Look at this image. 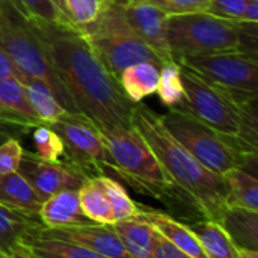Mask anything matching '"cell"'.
<instances>
[{
	"instance_id": "cell-1",
	"label": "cell",
	"mask_w": 258,
	"mask_h": 258,
	"mask_svg": "<svg viewBox=\"0 0 258 258\" xmlns=\"http://www.w3.org/2000/svg\"><path fill=\"white\" fill-rule=\"evenodd\" d=\"M41 39L76 112L98 132L132 127L135 104L127 100L118 80L106 70L77 27L29 21Z\"/></svg>"
},
{
	"instance_id": "cell-2",
	"label": "cell",
	"mask_w": 258,
	"mask_h": 258,
	"mask_svg": "<svg viewBox=\"0 0 258 258\" xmlns=\"http://www.w3.org/2000/svg\"><path fill=\"white\" fill-rule=\"evenodd\" d=\"M133 127L147 141L162 168L203 221L219 222L227 209V183L222 175L200 163L162 124L160 115L135 104Z\"/></svg>"
},
{
	"instance_id": "cell-3",
	"label": "cell",
	"mask_w": 258,
	"mask_h": 258,
	"mask_svg": "<svg viewBox=\"0 0 258 258\" xmlns=\"http://www.w3.org/2000/svg\"><path fill=\"white\" fill-rule=\"evenodd\" d=\"M181 82L184 100L177 109L190 113L215 132L231 138L243 153L257 157V98L239 97L224 88L209 83L183 67Z\"/></svg>"
},
{
	"instance_id": "cell-4",
	"label": "cell",
	"mask_w": 258,
	"mask_h": 258,
	"mask_svg": "<svg viewBox=\"0 0 258 258\" xmlns=\"http://www.w3.org/2000/svg\"><path fill=\"white\" fill-rule=\"evenodd\" d=\"M100 133L110 154L112 169L138 194L162 201L180 218L181 210H186L189 224L203 221L195 209L177 190L147 141L133 125Z\"/></svg>"
},
{
	"instance_id": "cell-5",
	"label": "cell",
	"mask_w": 258,
	"mask_h": 258,
	"mask_svg": "<svg viewBox=\"0 0 258 258\" xmlns=\"http://www.w3.org/2000/svg\"><path fill=\"white\" fill-rule=\"evenodd\" d=\"M168 42L174 59L221 51L257 56V24L228 21L209 12L172 15L168 20Z\"/></svg>"
},
{
	"instance_id": "cell-6",
	"label": "cell",
	"mask_w": 258,
	"mask_h": 258,
	"mask_svg": "<svg viewBox=\"0 0 258 258\" xmlns=\"http://www.w3.org/2000/svg\"><path fill=\"white\" fill-rule=\"evenodd\" d=\"M0 47L23 74L44 82L67 112L77 113L41 39L9 0H0Z\"/></svg>"
},
{
	"instance_id": "cell-7",
	"label": "cell",
	"mask_w": 258,
	"mask_h": 258,
	"mask_svg": "<svg viewBox=\"0 0 258 258\" xmlns=\"http://www.w3.org/2000/svg\"><path fill=\"white\" fill-rule=\"evenodd\" d=\"M79 32L116 80L124 68L138 62H151L159 68L163 65L160 57L133 32L119 6L104 3L100 17Z\"/></svg>"
},
{
	"instance_id": "cell-8",
	"label": "cell",
	"mask_w": 258,
	"mask_h": 258,
	"mask_svg": "<svg viewBox=\"0 0 258 258\" xmlns=\"http://www.w3.org/2000/svg\"><path fill=\"white\" fill-rule=\"evenodd\" d=\"M165 128L207 169L224 175L234 168H243L257 157H251L237 145L236 141L227 138L190 113L172 107L160 115Z\"/></svg>"
},
{
	"instance_id": "cell-9",
	"label": "cell",
	"mask_w": 258,
	"mask_h": 258,
	"mask_svg": "<svg viewBox=\"0 0 258 258\" xmlns=\"http://www.w3.org/2000/svg\"><path fill=\"white\" fill-rule=\"evenodd\" d=\"M183 68L204 80L243 98H257L258 59L243 51H221L207 54L177 56Z\"/></svg>"
},
{
	"instance_id": "cell-10",
	"label": "cell",
	"mask_w": 258,
	"mask_h": 258,
	"mask_svg": "<svg viewBox=\"0 0 258 258\" xmlns=\"http://www.w3.org/2000/svg\"><path fill=\"white\" fill-rule=\"evenodd\" d=\"M50 127L63 142V160L85 172L89 178L91 174L101 175L104 168L112 169V159L101 133L88 118L80 113L67 112Z\"/></svg>"
},
{
	"instance_id": "cell-11",
	"label": "cell",
	"mask_w": 258,
	"mask_h": 258,
	"mask_svg": "<svg viewBox=\"0 0 258 258\" xmlns=\"http://www.w3.org/2000/svg\"><path fill=\"white\" fill-rule=\"evenodd\" d=\"M17 172L30 183L41 203L63 190H79L89 178L65 160L47 162L29 151L23 153Z\"/></svg>"
},
{
	"instance_id": "cell-12",
	"label": "cell",
	"mask_w": 258,
	"mask_h": 258,
	"mask_svg": "<svg viewBox=\"0 0 258 258\" xmlns=\"http://www.w3.org/2000/svg\"><path fill=\"white\" fill-rule=\"evenodd\" d=\"M124 15L133 32L160 57L163 63L174 60L168 42L169 17L159 8L138 0L122 8Z\"/></svg>"
},
{
	"instance_id": "cell-13",
	"label": "cell",
	"mask_w": 258,
	"mask_h": 258,
	"mask_svg": "<svg viewBox=\"0 0 258 258\" xmlns=\"http://www.w3.org/2000/svg\"><path fill=\"white\" fill-rule=\"evenodd\" d=\"M39 234L82 245L107 258H132L128 255L127 249L124 248L119 236L116 234L113 225L89 224V225H79V227L54 228V230L44 228Z\"/></svg>"
},
{
	"instance_id": "cell-14",
	"label": "cell",
	"mask_w": 258,
	"mask_h": 258,
	"mask_svg": "<svg viewBox=\"0 0 258 258\" xmlns=\"http://www.w3.org/2000/svg\"><path fill=\"white\" fill-rule=\"evenodd\" d=\"M42 230L39 216L26 215L0 204V251L5 255L12 257Z\"/></svg>"
},
{
	"instance_id": "cell-15",
	"label": "cell",
	"mask_w": 258,
	"mask_h": 258,
	"mask_svg": "<svg viewBox=\"0 0 258 258\" xmlns=\"http://www.w3.org/2000/svg\"><path fill=\"white\" fill-rule=\"evenodd\" d=\"M38 216L47 230L94 224L82 212L79 190H63L50 197L41 204Z\"/></svg>"
},
{
	"instance_id": "cell-16",
	"label": "cell",
	"mask_w": 258,
	"mask_h": 258,
	"mask_svg": "<svg viewBox=\"0 0 258 258\" xmlns=\"http://www.w3.org/2000/svg\"><path fill=\"white\" fill-rule=\"evenodd\" d=\"M139 207V216L144 218L147 222H150L154 230L163 236L168 242H171L175 248L181 249L183 252L189 254L194 258H206V254L201 248L200 240L197 236L189 230L186 224L178 221L177 218L166 215L159 210L147 209V207Z\"/></svg>"
},
{
	"instance_id": "cell-17",
	"label": "cell",
	"mask_w": 258,
	"mask_h": 258,
	"mask_svg": "<svg viewBox=\"0 0 258 258\" xmlns=\"http://www.w3.org/2000/svg\"><path fill=\"white\" fill-rule=\"evenodd\" d=\"M0 116L29 128L42 124L27 101L23 83L14 77L0 79Z\"/></svg>"
},
{
	"instance_id": "cell-18",
	"label": "cell",
	"mask_w": 258,
	"mask_h": 258,
	"mask_svg": "<svg viewBox=\"0 0 258 258\" xmlns=\"http://www.w3.org/2000/svg\"><path fill=\"white\" fill-rule=\"evenodd\" d=\"M132 258H153L156 230L139 215L112 224Z\"/></svg>"
},
{
	"instance_id": "cell-19",
	"label": "cell",
	"mask_w": 258,
	"mask_h": 258,
	"mask_svg": "<svg viewBox=\"0 0 258 258\" xmlns=\"http://www.w3.org/2000/svg\"><path fill=\"white\" fill-rule=\"evenodd\" d=\"M118 85L127 100L133 104L156 94L159 85V67L151 62H138L121 71Z\"/></svg>"
},
{
	"instance_id": "cell-20",
	"label": "cell",
	"mask_w": 258,
	"mask_h": 258,
	"mask_svg": "<svg viewBox=\"0 0 258 258\" xmlns=\"http://www.w3.org/2000/svg\"><path fill=\"white\" fill-rule=\"evenodd\" d=\"M0 204L26 215L38 216L42 203L20 172H11L0 175Z\"/></svg>"
},
{
	"instance_id": "cell-21",
	"label": "cell",
	"mask_w": 258,
	"mask_h": 258,
	"mask_svg": "<svg viewBox=\"0 0 258 258\" xmlns=\"http://www.w3.org/2000/svg\"><path fill=\"white\" fill-rule=\"evenodd\" d=\"M218 224L239 249L258 251V212L227 207Z\"/></svg>"
},
{
	"instance_id": "cell-22",
	"label": "cell",
	"mask_w": 258,
	"mask_h": 258,
	"mask_svg": "<svg viewBox=\"0 0 258 258\" xmlns=\"http://www.w3.org/2000/svg\"><path fill=\"white\" fill-rule=\"evenodd\" d=\"M186 225L200 240L206 258H239V248L218 222L197 221Z\"/></svg>"
},
{
	"instance_id": "cell-23",
	"label": "cell",
	"mask_w": 258,
	"mask_h": 258,
	"mask_svg": "<svg viewBox=\"0 0 258 258\" xmlns=\"http://www.w3.org/2000/svg\"><path fill=\"white\" fill-rule=\"evenodd\" d=\"M227 207H239L258 212V180L243 168H234L225 172Z\"/></svg>"
},
{
	"instance_id": "cell-24",
	"label": "cell",
	"mask_w": 258,
	"mask_h": 258,
	"mask_svg": "<svg viewBox=\"0 0 258 258\" xmlns=\"http://www.w3.org/2000/svg\"><path fill=\"white\" fill-rule=\"evenodd\" d=\"M21 83L24 86L26 97L32 110L42 124L51 125L67 113V110L60 106V103L44 82L26 76Z\"/></svg>"
},
{
	"instance_id": "cell-25",
	"label": "cell",
	"mask_w": 258,
	"mask_h": 258,
	"mask_svg": "<svg viewBox=\"0 0 258 258\" xmlns=\"http://www.w3.org/2000/svg\"><path fill=\"white\" fill-rule=\"evenodd\" d=\"M30 258H107L82 245L38 234L24 245Z\"/></svg>"
},
{
	"instance_id": "cell-26",
	"label": "cell",
	"mask_w": 258,
	"mask_h": 258,
	"mask_svg": "<svg viewBox=\"0 0 258 258\" xmlns=\"http://www.w3.org/2000/svg\"><path fill=\"white\" fill-rule=\"evenodd\" d=\"M79 201L83 215L94 224L112 225L116 222L109 200L92 177L88 178L79 189Z\"/></svg>"
},
{
	"instance_id": "cell-27",
	"label": "cell",
	"mask_w": 258,
	"mask_h": 258,
	"mask_svg": "<svg viewBox=\"0 0 258 258\" xmlns=\"http://www.w3.org/2000/svg\"><path fill=\"white\" fill-rule=\"evenodd\" d=\"M92 178L100 186V189L104 192L106 198L109 200L116 222L122 221V219L133 218L139 213V207L133 203V200L127 194L125 187L119 181H116L112 177L103 175V174L95 175Z\"/></svg>"
},
{
	"instance_id": "cell-28",
	"label": "cell",
	"mask_w": 258,
	"mask_h": 258,
	"mask_svg": "<svg viewBox=\"0 0 258 258\" xmlns=\"http://www.w3.org/2000/svg\"><path fill=\"white\" fill-rule=\"evenodd\" d=\"M156 92L168 109L183 103L184 88L181 82V67L177 60L166 62L159 68V85Z\"/></svg>"
},
{
	"instance_id": "cell-29",
	"label": "cell",
	"mask_w": 258,
	"mask_h": 258,
	"mask_svg": "<svg viewBox=\"0 0 258 258\" xmlns=\"http://www.w3.org/2000/svg\"><path fill=\"white\" fill-rule=\"evenodd\" d=\"M27 21H45L60 27H76L51 0H9Z\"/></svg>"
},
{
	"instance_id": "cell-30",
	"label": "cell",
	"mask_w": 258,
	"mask_h": 258,
	"mask_svg": "<svg viewBox=\"0 0 258 258\" xmlns=\"http://www.w3.org/2000/svg\"><path fill=\"white\" fill-rule=\"evenodd\" d=\"M32 141L35 154L47 162H60L65 159V147L59 135L47 124H39L32 128Z\"/></svg>"
},
{
	"instance_id": "cell-31",
	"label": "cell",
	"mask_w": 258,
	"mask_h": 258,
	"mask_svg": "<svg viewBox=\"0 0 258 258\" xmlns=\"http://www.w3.org/2000/svg\"><path fill=\"white\" fill-rule=\"evenodd\" d=\"M63 5L70 21L80 29L94 23L100 17L104 8V0H63Z\"/></svg>"
},
{
	"instance_id": "cell-32",
	"label": "cell",
	"mask_w": 258,
	"mask_h": 258,
	"mask_svg": "<svg viewBox=\"0 0 258 258\" xmlns=\"http://www.w3.org/2000/svg\"><path fill=\"white\" fill-rule=\"evenodd\" d=\"M144 2L159 8L168 17L207 12L210 5V0H144Z\"/></svg>"
},
{
	"instance_id": "cell-33",
	"label": "cell",
	"mask_w": 258,
	"mask_h": 258,
	"mask_svg": "<svg viewBox=\"0 0 258 258\" xmlns=\"http://www.w3.org/2000/svg\"><path fill=\"white\" fill-rule=\"evenodd\" d=\"M23 153L24 150L17 138H9L0 144V175L17 172Z\"/></svg>"
},
{
	"instance_id": "cell-34",
	"label": "cell",
	"mask_w": 258,
	"mask_h": 258,
	"mask_svg": "<svg viewBox=\"0 0 258 258\" xmlns=\"http://www.w3.org/2000/svg\"><path fill=\"white\" fill-rule=\"evenodd\" d=\"M246 0H210L207 12L228 21H243Z\"/></svg>"
},
{
	"instance_id": "cell-35",
	"label": "cell",
	"mask_w": 258,
	"mask_h": 258,
	"mask_svg": "<svg viewBox=\"0 0 258 258\" xmlns=\"http://www.w3.org/2000/svg\"><path fill=\"white\" fill-rule=\"evenodd\" d=\"M153 258H194L181 249L175 248L171 242H168L163 236L156 233L154 239V252Z\"/></svg>"
},
{
	"instance_id": "cell-36",
	"label": "cell",
	"mask_w": 258,
	"mask_h": 258,
	"mask_svg": "<svg viewBox=\"0 0 258 258\" xmlns=\"http://www.w3.org/2000/svg\"><path fill=\"white\" fill-rule=\"evenodd\" d=\"M5 77H14V79H18L20 82H23L26 79V74H23L17 68V65L8 56V53L0 47V79H5Z\"/></svg>"
},
{
	"instance_id": "cell-37",
	"label": "cell",
	"mask_w": 258,
	"mask_h": 258,
	"mask_svg": "<svg viewBox=\"0 0 258 258\" xmlns=\"http://www.w3.org/2000/svg\"><path fill=\"white\" fill-rule=\"evenodd\" d=\"M0 130L9 133V135L14 136V138H17V136H20V135L27 133V132L32 130V128H29V127H26V125H23V124L14 122V121H11V119H8V118L0 116Z\"/></svg>"
},
{
	"instance_id": "cell-38",
	"label": "cell",
	"mask_w": 258,
	"mask_h": 258,
	"mask_svg": "<svg viewBox=\"0 0 258 258\" xmlns=\"http://www.w3.org/2000/svg\"><path fill=\"white\" fill-rule=\"evenodd\" d=\"M258 21V0H246V9L243 15V23H254Z\"/></svg>"
},
{
	"instance_id": "cell-39",
	"label": "cell",
	"mask_w": 258,
	"mask_h": 258,
	"mask_svg": "<svg viewBox=\"0 0 258 258\" xmlns=\"http://www.w3.org/2000/svg\"><path fill=\"white\" fill-rule=\"evenodd\" d=\"M239 258H258V251H252V249H239Z\"/></svg>"
},
{
	"instance_id": "cell-40",
	"label": "cell",
	"mask_w": 258,
	"mask_h": 258,
	"mask_svg": "<svg viewBox=\"0 0 258 258\" xmlns=\"http://www.w3.org/2000/svg\"><path fill=\"white\" fill-rule=\"evenodd\" d=\"M133 2H138V0H104V3H110V5H115L119 8H125L127 5H130Z\"/></svg>"
},
{
	"instance_id": "cell-41",
	"label": "cell",
	"mask_w": 258,
	"mask_h": 258,
	"mask_svg": "<svg viewBox=\"0 0 258 258\" xmlns=\"http://www.w3.org/2000/svg\"><path fill=\"white\" fill-rule=\"evenodd\" d=\"M12 258H30V257H29V254L26 252L24 245H23V246H21V249H18V251L12 255Z\"/></svg>"
},
{
	"instance_id": "cell-42",
	"label": "cell",
	"mask_w": 258,
	"mask_h": 258,
	"mask_svg": "<svg viewBox=\"0 0 258 258\" xmlns=\"http://www.w3.org/2000/svg\"><path fill=\"white\" fill-rule=\"evenodd\" d=\"M51 2H53V3L56 5V8H57V9H59L65 17H67V14H65V5H63V0H51ZM67 18H68V17H67ZM68 20H70V18H68Z\"/></svg>"
},
{
	"instance_id": "cell-43",
	"label": "cell",
	"mask_w": 258,
	"mask_h": 258,
	"mask_svg": "<svg viewBox=\"0 0 258 258\" xmlns=\"http://www.w3.org/2000/svg\"><path fill=\"white\" fill-rule=\"evenodd\" d=\"M9 138H14V136H11L9 133H6V132H2L0 130V144H3L6 139H9Z\"/></svg>"
},
{
	"instance_id": "cell-44",
	"label": "cell",
	"mask_w": 258,
	"mask_h": 258,
	"mask_svg": "<svg viewBox=\"0 0 258 258\" xmlns=\"http://www.w3.org/2000/svg\"><path fill=\"white\" fill-rule=\"evenodd\" d=\"M2 257H5V254H3V252L0 251V258H2Z\"/></svg>"
},
{
	"instance_id": "cell-45",
	"label": "cell",
	"mask_w": 258,
	"mask_h": 258,
	"mask_svg": "<svg viewBox=\"0 0 258 258\" xmlns=\"http://www.w3.org/2000/svg\"><path fill=\"white\" fill-rule=\"evenodd\" d=\"M2 258H12V257H8V255H5V257H2Z\"/></svg>"
}]
</instances>
